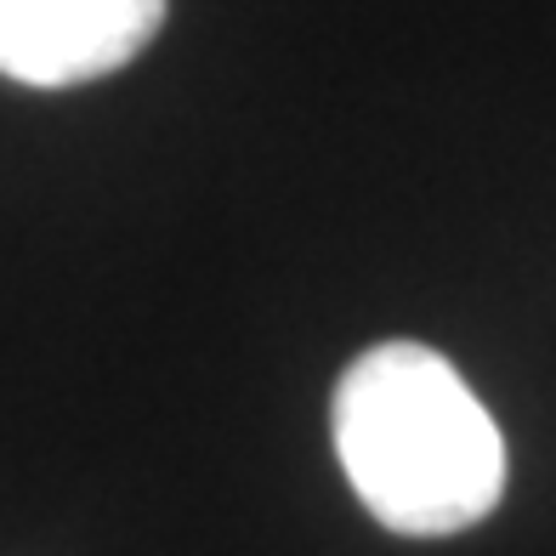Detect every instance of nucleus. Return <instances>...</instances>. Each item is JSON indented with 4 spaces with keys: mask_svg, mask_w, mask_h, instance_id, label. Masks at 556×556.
<instances>
[{
    "mask_svg": "<svg viewBox=\"0 0 556 556\" xmlns=\"http://www.w3.org/2000/svg\"><path fill=\"white\" fill-rule=\"evenodd\" d=\"M330 426L352 494L392 534H460L505 494V438L494 415L466 375L420 341H381L352 358Z\"/></svg>",
    "mask_w": 556,
    "mask_h": 556,
    "instance_id": "nucleus-1",
    "label": "nucleus"
},
{
    "mask_svg": "<svg viewBox=\"0 0 556 556\" xmlns=\"http://www.w3.org/2000/svg\"><path fill=\"white\" fill-rule=\"evenodd\" d=\"M165 23V0H0V74L63 91L125 68Z\"/></svg>",
    "mask_w": 556,
    "mask_h": 556,
    "instance_id": "nucleus-2",
    "label": "nucleus"
}]
</instances>
